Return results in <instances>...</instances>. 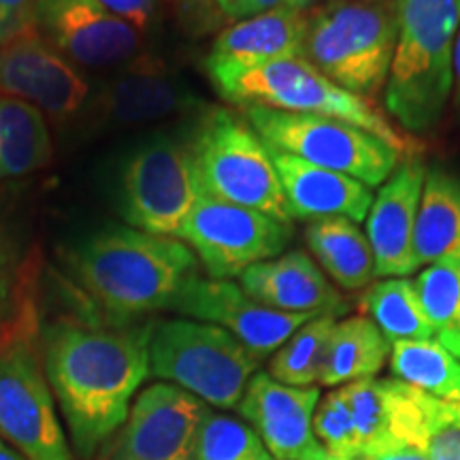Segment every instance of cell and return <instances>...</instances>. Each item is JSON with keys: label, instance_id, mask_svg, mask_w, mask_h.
Masks as SVG:
<instances>
[{"label": "cell", "instance_id": "12", "mask_svg": "<svg viewBox=\"0 0 460 460\" xmlns=\"http://www.w3.org/2000/svg\"><path fill=\"white\" fill-rule=\"evenodd\" d=\"M207 402L156 382L137 394L128 418L94 460H194Z\"/></svg>", "mask_w": 460, "mask_h": 460}, {"label": "cell", "instance_id": "7", "mask_svg": "<svg viewBox=\"0 0 460 460\" xmlns=\"http://www.w3.org/2000/svg\"><path fill=\"white\" fill-rule=\"evenodd\" d=\"M261 362L239 339L209 322H154L149 341L152 376L180 386L207 405L234 410Z\"/></svg>", "mask_w": 460, "mask_h": 460}, {"label": "cell", "instance_id": "1", "mask_svg": "<svg viewBox=\"0 0 460 460\" xmlns=\"http://www.w3.org/2000/svg\"><path fill=\"white\" fill-rule=\"evenodd\" d=\"M154 322L58 318L41 326L45 376L79 460H94L118 433L149 371Z\"/></svg>", "mask_w": 460, "mask_h": 460}, {"label": "cell", "instance_id": "30", "mask_svg": "<svg viewBox=\"0 0 460 460\" xmlns=\"http://www.w3.org/2000/svg\"><path fill=\"white\" fill-rule=\"evenodd\" d=\"M194 460H273L250 424L207 410L200 420Z\"/></svg>", "mask_w": 460, "mask_h": 460}, {"label": "cell", "instance_id": "4", "mask_svg": "<svg viewBox=\"0 0 460 460\" xmlns=\"http://www.w3.org/2000/svg\"><path fill=\"white\" fill-rule=\"evenodd\" d=\"M399 17L396 0H329L309 9L303 60L356 96L386 90Z\"/></svg>", "mask_w": 460, "mask_h": 460}, {"label": "cell", "instance_id": "14", "mask_svg": "<svg viewBox=\"0 0 460 460\" xmlns=\"http://www.w3.org/2000/svg\"><path fill=\"white\" fill-rule=\"evenodd\" d=\"M0 94L51 118H68L88 101L90 85L37 28L0 43Z\"/></svg>", "mask_w": 460, "mask_h": 460}, {"label": "cell", "instance_id": "21", "mask_svg": "<svg viewBox=\"0 0 460 460\" xmlns=\"http://www.w3.org/2000/svg\"><path fill=\"white\" fill-rule=\"evenodd\" d=\"M101 113L115 122H156L200 105L181 79L160 60L141 58L113 77L99 94Z\"/></svg>", "mask_w": 460, "mask_h": 460}, {"label": "cell", "instance_id": "36", "mask_svg": "<svg viewBox=\"0 0 460 460\" xmlns=\"http://www.w3.org/2000/svg\"><path fill=\"white\" fill-rule=\"evenodd\" d=\"M96 3L141 34L156 24L160 15V0H96Z\"/></svg>", "mask_w": 460, "mask_h": 460}, {"label": "cell", "instance_id": "34", "mask_svg": "<svg viewBox=\"0 0 460 460\" xmlns=\"http://www.w3.org/2000/svg\"><path fill=\"white\" fill-rule=\"evenodd\" d=\"M32 264L20 256L13 239L0 228V307H11L32 290Z\"/></svg>", "mask_w": 460, "mask_h": 460}, {"label": "cell", "instance_id": "16", "mask_svg": "<svg viewBox=\"0 0 460 460\" xmlns=\"http://www.w3.org/2000/svg\"><path fill=\"white\" fill-rule=\"evenodd\" d=\"M320 388H295L258 371L247 382L237 410L273 460H331L314 433Z\"/></svg>", "mask_w": 460, "mask_h": 460}, {"label": "cell", "instance_id": "39", "mask_svg": "<svg viewBox=\"0 0 460 460\" xmlns=\"http://www.w3.org/2000/svg\"><path fill=\"white\" fill-rule=\"evenodd\" d=\"M452 71H454V82H452V101L454 107L460 115V28L456 34V41H454V58H452Z\"/></svg>", "mask_w": 460, "mask_h": 460}, {"label": "cell", "instance_id": "33", "mask_svg": "<svg viewBox=\"0 0 460 460\" xmlns=\"http://www.w3.org/2000/svg\"><path fill=\"white\" fill-rule=\"evenodd\" d=\"M422 447L429 460H460V405L420 390Z\"/></svg>", "mask_w": 460, "mask_h": 460}, {"label": "cell", "instance_id": "24", "mask_svg": "<svg viewBox=\"0 0 460 460\" xmlns=\"http://www.w3.org/2000/svg\"><path fill=\"white\" fill-rule=\"evenodd\" d=\"M393 352V343L367 315H352L332 329L320 386H345L358 379L376 377Z\"/></svg>", "mask_w": 460, "mask_h": 460}, {"label": "cell", "instance_id": "26", "mask_svg": "<svg viewBox=\"0 0 460 460\" xmlns=\"http://www.w3.org/2000/svg\"><path fill=\"white\" fill-rule=\"evenodd\" d=\"M362 309L390 343L435 339V331L411 279L386 278L376 281L362 296Z\"/></svg>", "mask_w": 460, "mask_h": 460}, {"label": "cell", "instance_id": "25", "mask_svg": "<svg viewBox=\"0 0 460 460\" xmlns=\"http://www.w3.org/2000/svg\"><path fill=\"white\" fill-rule=\"evenodd\" d=\"M51 158L43 113L28 102L0 94V180L39 171Z\"/></svg>", "mask_w": 460, "mask_h": 460}, {"label": "cell", "instance_id": "40", "mask_svg": "<svg viewBox=\"0 0 460 460\" xmlns=\"http://www.w3.org/2000/svg\"><path fill=\"white\" fill-rule=\"evenodd\" d=\"M183 4H186L188 9L197 11V13H209L211 9L217 7L216 0H183Z\"/></svg>", "mask_w": 460, "mask_h": 460}, {"label": "cell", "instance_id": "27", "mask_svg": "<svg viewBox=\"0 0 460 460\" xmlns=\"http://www.w3.org/2000/svg\"><path fill=\"white\" fill-rule=\"evenodd\" d=\"M394 377L435 399L460 405V358L437 339L396 341L390 352Z\"/></svg>", "mask_w": 460, "mask_h": 460}, {"label": "cell", "instance_id": "37", "mask_svg": "<svg viewBox=\"0 0 460 460\" xmlns=\"http://www.w3.org/2000/svg\"><path fill=\"white\" fill-rule=\"evenodd\" d=\"M37 0H0V43L32 31Z\"/></svg>", "mask_w": 460, "mask_h": 460}, {"label": "cell", "instance_id": "8", "mask_svg": "<svg viewBox=\"0 0 460 460\" xmlns=\"http://www.w3.org/2000/svg\"><path fill=\"white\" fill-rule=\"evenodd\" d=\"M243 118L271 152L343 172L369 188L382 186L405 158L373 132L331 115L245 107Z\"/></svg>", "mask_w": 460, "mask_h": 460}, {"label": "cell", "instance_id": "38", "mask_svg": "<svg viewBox=\"0 0 460 460\" xmlns=\"http://www.w3.org/2000/svg\"><path fill=\"white\" fill-rule=\"evenodd\" d=\"M358 460H429L427 452L416 444L402 439H390L376 450L360 454Z\"/></svg>", "mask_w": 460, "mask_h": 460}, {"label": "cell", "instance_id": "13", "mask_svg": "<svg viewBox=\"0 0 460 460\" xmlns=\"http://www.w3.org/2000/svg\"><path fill=\"white\" fill-rule=\"evenodd\" d=\"M171 312L220 326L261 360L278 352L305 322L320 315L286 314L264 307L247 296L239 284H233L230 279L200 278V275L181 288L171 305Z\"/></svg>", "mask_w": 460, "mask_h": 460}, {"label": "cell", "instance_id": "29", "mask_svg": "<svg viewBox=\"0 0 460 460\" xmlns=\"http://www.w3.org/2000/svg\"><path fill=\"white\" fill-rule=\"evenodd\" d=\"M413 284L435 339L460 358V264H430Z\"/></svg>", "mask_w": 460, "mask_h": 460}, {"label": "cell", "instance_id": "32", "mask_svg": "<svg viewBox=\"0 0 460 460\" xmlns=\"http://www.w3.org/2000/svg\"><path fill=\"white\" fill-rule=\"evenodd\" d=\"M314 433L331 460L360 458V439L341 390H332L318 402L314 411Z\"/></svg>", "mask_w": 460, "mask_h": 460}, {"label": "cell", "instance_id": "2", "mask_svg": "<svg viewBox=\"0 0 460 460\" xmlns=\"http://www.w3.org/2000/svg\"><path fill=\"white\" fill-rule=\"evenodd\" d=\"M66 271L88 303L85 312L130 324L171 309L200 264L181 239L111 226L71 247Z\"/></svg>", "mask_w": 460, "mask_h": 460}, {"label": "cell", "instance_id": "41", "mask_svg": "<svg viewBox=\"0 0 460 460\" xmlns=\"http://www.w3.org/2000/svg\"><path fill=\"white\" fill-rule=\"evenodd\" d=\"M0 460H28L24 454H20L13 446H9L7 441L0 439Z\"/></svg>", "mask_w": 460, "mask_h": 460}, {"label": "cell", "instance_id": "10", "mask_svg": "<svg viewBox=\"0 0 460 460\" xmlns=\"http://www.w3.org/2000/svg\"><path fill=\"white\" fill-rule=\"evenodd\" d=\"M203 197L188 141L158 135L126 158L119 175V211L130 228L177 237Z\"/></svg>", "mask_w": 460, "mask_h": 460}, {"label": "cell", "instance_id": "5", "mask_svg": "<svg viewBox=\"0 0 460 460\" xmlns=\"http://www.w3.org/2000/svg\"><path fill=\"white\" fill-rule=\"evenodd\" d=\"M209 79L217 94L234 107L331 115L373 132L402 156L418 154L420 143L390 124L376 102L343 90L303 58L264 62L241 71L209 73Z\"/></svg>", "mask_w": 460, "mask_h": 460}, {"label": "cell", "instance_id": "20", "mask_svg": "<svg viewBox=\"0 0 460 460\" xmlns=\"http://www.w3.org/2000/svg\"><path fill=\"white\" fill-rule=\"evenodd\" d=\"M309 11L278 9L245 17L222 31L205 58L207 75L303 58Z\"/></svg>", "mask_w": 460, "mask_h": 460}, {"label": "cell", "instance_id": "31", "mask_svg": "<svg viewBox=\"0 0 460 460\" xmlns=\"http://www.w3.org/2000/svg\"><path fill=\"white\" fill-rule=\"evenodd\" d=\"M341 390L345 405L352 413L362 454L376 450L390 439V399L386 379H358Z\"/></svg>", "mask_w": 460, "mask_h": 460}, {"label": "cell", "instance_id": "17", "mask_svg": "<svg viewBox=\"0 0 460 460\" xmlns=\"http://www.w3.org/2000/svg\"><path fill=\"white\" fill-rule=\"evenodd\" d=\"M427 171L418 154L405 156L373 199L367 214V239L376 258V278H407L418 271L413 228Z\"/></svg>", "mask_w": 460, "mask_h": 460}, {"label": "cell", "instance_id": "18", "mask_svg": "<svg viewBox=\"0 0 460 460\" xmlns=\"http://www.w3.org/2000/svg\"><path fill=\"white\" fill-rule=\"evenodd\" d=\"M288 214L292 220L315 222L324 217H348L362 222L373 205V190L343 172L322 169L312 163L271 152Z\"/></svg>", "mask_w": 460, "mask_h": 460}, {"label": "cell", "instance_id": "15", "mask_svg": "<svg viewBox=\"0 0 460 460\" xmlns=\"http://www.w3.org/2000/svg\"><path fill=\"white\" fill-rule=\"evenodd\" d=\"M34 26L73 65L107 68L139 56L143 34L96 0H37Z\"/></svg>", "mask_w": 460, "mask_h": 460}, {"label": "cell", "instance_id": "9", "mask_svg": "<svg viewBox=\"0 0 460 460\" xmlns=\"http://www.w3.org/2000/svg\"><path fill=\"white\" fill-rule=\"evenodd\" d=\"M39 332L34 320L0 337V437L28 460H73Z\"/></svg>", "mask_w": 460, "mask_h": 460}, {"label": "cell", "instance_id": "35", "mask_svg": "<svg viewBox=\"0 0 460 460\" xmlns=\"http://www.w3.org/2000/svg\"><path fill=\"white\" fill-rule=\"evenodd\" d=\"M329 3V0H216L220 13L226 20L239 22L245 17L267 13V11L278 9H296V11H309L320 7V4Z\"/></svg>", "mask_w": 460, "mask_h": 460}, {"label": "cell", "instance_id": "22", "mask_svg": "<svg viewBox=\"0 0 460 460\" xmlns=\"http://www.w3.org/2000/svg\"><path fill=\"white\" fill-rule=\"evenodd\" d=\"M413 256L418 269L430 264H460V180L439 166L427 171L420 199Z\"/></svg>", "mask_w": 460, "mask_h": 460}, {"label": "cell", "instance_id": "3", "mask_svg": "<svg viewBox=\"0 0 460 460\" xmlns=\"http://www.w3.org/2000/svg\"><path fill=\"white\" fill-rule=\"evenodd\" d=\"M399 32L384 105L401 128L427 132L452 96L460 0H396Z\"/></svg>", "mask_w": 460, "mask_h": 460}, {"label": "cell", "instance_id": "23", "mask_svg": "<svg viewBox=\"0 0 460 460\" xmlns=\"http://www.w3.org/2000/svg\"><path fill=\"white\" fill-rule=\"evenodd\" d=\"M305 241L320 267L345 290H360L376 278V258L367 233L348 217L309 222Z\"/></svg>", "mask_w": 460, "mask_h": 460}, {"label": "cell", "instance_id": "6", "mask_svg": "<svg viewBox=\"0 0 460 460\" xmlns=\"http://www.w3.org/2000/svg\"><path fill=\"white\" fill-rule=\"evenodd\" d=\"M205 194L292 224L271 149L226 107H203L188 141Z\"/></svg>", "mask_w": 460, "mask_h": 460}, {"label": "cell", "instance_id": "28", "mask_svg": "<svg viewBox=\"0 0 460 460\" xmlns=\"http://www.w3.org/2000/svg\"><path fill=\"white\" fill-rule=\"evenodd\" d=\"M335 324V314H320L305 322L301 329L295 331V335L273 354L269 362V376L286 386H320Z\"/></svg>", "mask_w": 460, "mask_h": 460}, {"label": "cell", "instance_id": "19", "mask_svg": "<svg viewBox=\"0 0 460 460\" xmlns=\"http://www.w3.org/2000/svg\"><path fill=\"white\" fill-rule=\"evenodd\" d=\"M239 286L256 303L286 314L337 315L348 307L337 288L305 252H286L252 264L239 275Z\"/></svg>", "mask_w": 460, "mask_h": 460}, {"label": "cell", "instance_id": "11", "mask_svg": "<svg viewBox=\"0 0 460 460\" xmlns=\"http://www.w3.org/2000/svg\"><path fill=\"white\" fill-rule=\"evenodd\" d=\"M292 233V224L203 192L190 211L180 239L194 252L207 278L233 279L252 264L284 254Z\"/></svg>", "mask_w": 460, "mask_h": 460}]
</instances>
